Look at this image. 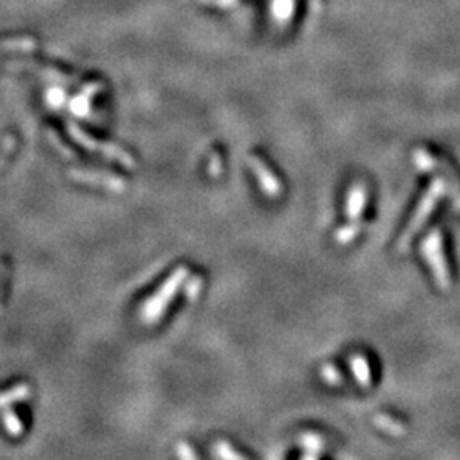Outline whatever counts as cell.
Here are the masks:
<instances>
[]
</instances>
